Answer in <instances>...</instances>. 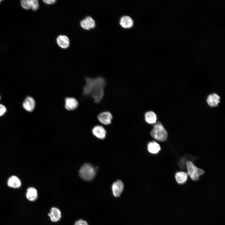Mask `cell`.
I'll list each match as a JSON object with an SVG mask.
<instances>
[{"label": "cell", "instance_id": "1", "mask_svg": "<svg viewBox=\"0 0 225 225\" xmlns=\"http://www.w3.org/2000/svg\"><path fill=\"white\" fill-rule=\"evenodd\" d=\"M85 79L86 83L83 89V95L84 96H91L95 102H99L104 96L105 80L101 77L95 78L86 77Z\"/></svg>", "mask_w": 225, "mask_h": 225}, {"label": "cell", "instance_id": "2", "mask_svg": "<svg viewBox=\"0 0 225 225\" xmlns=\"http://www.w3.org/2000/svg\"><path fill=\"white\" fill-rule=\"evenodd\" d=\"M150 134L154 138L161 142L165 141L168 138V132L160 122H158L154 125Z\"/></svg>", "mask_w": 225, "mask_h": 225}, {"label": "cell", "instance_id": "3", "mask_svg": "<svg viewBox=\"0 0 225 225\" xmlns=\"http://www.w3.org/2000/svg\"><path fill=\"white\" fill-rule=\"evenodd\" d=\"M79 175L83 180L89 181L95 176V168L90 164L86 163L82 165L79 170Z\"/></svg>", "mask_w": 225, "mask_h": 225}, {"label": "cell", "instance_id": "4", "mask_svg": "<svg viewBox=\"0 0 225 225\" xmlns=\"http://www.w3.org/2000/svg\"><path fill=\"white\" fill-rule=\"evenodd\" d=\"M186 166L188 174L193 181L199 180L200 177L204 173L203 170L196 167L191 161H187Z\"/></svg>", "mask_w": 225, "mask_h": 225}, {"label": "cell", "instance_id": "5", "mask_svg": "<svg viewBox=\"0 0 225 225\" xmlns=\"http://www.w3.org/2000/svg\"><path fill=\"white\" fill-rule=\"evenodd\" d=\"M120 25L124 28H129L132 27L134 22L132 18L128 15L122 16L119 21Z\"/></svg>", "mask_w": 225, "mask_h": 225}, {"label": "cell", "instance_id": "6", "mask_svg": "<svg viewBox=\"0 0 225 225\" xmlns=\"http://www.w3.org/2000/svg\"><path fill=\"white\" fill-rule=\"evenodd\" d=\"M112 188L114 196L118 197L121 195L123 191L124 185L122 181L118 180L113 183Z\"/></svg>", "mask_w": 225, "mask_h": 225}, {"label": "cell", "instance_id": "7", "mask_svg": "<svg viewBox=\"0 0 225 225\" xmlns=\"http://www.w3.org/2000/svg\"><path fill=\"white\" fill-rule=\"evenodd\" d=\"M220 97L216 93L209 95L206 99L207 102L211 107H217L220 102Z\"/></svg>", "mask_w": 225, "mask_h": 225}, {"label": "cell", "instance_id": "8", "mask_svg": "<svg viewBox=\"0 0 225 225\" xmlns=\"http://www.w3.org/2000/svg\"><path fill=\"white\" fill-rule=\"evenodd\" d=\"M98 118L101 123L107 125L111 123L112 116L109 112H104L100 113L98 115Z\"/></svg>", "mask_w": 225, "mask_h": 225}, {"label": "cell", "instance_id": "9", "mask_svg": "<svg viewBox=\"0 0 225 225\" xmlns=\"http://www.w3.org/2000/svg\"><path fill=\"white\" fill-rule=\"evenodd\" d=\"M34 100L31 97L28 96L25 99L22 103L23 108L27 111L31 112L33 111L35 107Z\"/></svg>", "mask_w": 225, "mask_h": 225}, {"label": "cell", "instance_id": "10", "mask_svg": "<svg viewBox=\"0 0 225 225\" xmlns=\"http://www.w3.org/2000/svg\"><path fill=\"white\" fill-rule=\"evenodd\" d=\"M57 43L58 46L63 49L68 48L70 45V40L65 35H59L57 38Z\"/></svg>", "mask_w": 225, "mask_h": 225}, {"label": "cell", "instance_id": "11", "mask_svg": "<svg viewBox=\"0 0 225 225\" xmlns=\"http://www.w3.org/2000/svg\"><path fill=\"white\" fill-rule=\"evenodd\" d=\"M65 107L68 110H74L78 107V102L75 98L67 97L65 98Z\"/></svg>", "mask_w": 225, "mask_h": 225}, {"label": "cell", "instance_id": "12", "mask_svg": "<svg viewBox=\"0 0 225 225\" xmlns=\"http://www.w3.org/2000/svg\"><path fill=\"white\" fill-rule=\"evenodd\" d=\"M92 132L94 135L101 139H104L106 134L105 129L100 125H97L94 127L92 129Z\"/></svg>", "mask_w": 225, "mask_h": 225}, {"label": "cell", "instance_id": "13", "mask_svg": "<svg viewBox=\"0 0 225 225\" xmlns=\"http://www.w3.org/2000/svg\"><path fill=\"white\" fill-rule=\"evenodd\" d=\"M48 215L51 221L55 222L60 219L61 213L60 211L58 208L53 207L51 208L50 212L48 214Z\"/></svg>", "mask_w": 225, "mask_h": 225}, {"label": "cell", "instance_id": "14", "mask_svg": "<svg viewBox=\"0 0 225 225\" xmlns=\"http://www.w3.org/2000/svg\"><path fill=\"white\" fill-rule=\"evenodd\" d=\"M144 118L147 123L149 124H153L156 122L157 117L154 112L149 111L146 112L144 114Z\"/></svg>", "mask_w": 225, "mask_h": 225}, {"label": "cell", "instance_id": "15", "mask_svg": "<svg viewBox=\"0 0 225 225\" xmlns=\"http://www.w3.org/2000/svg\"><path fill=\"white\" fill-rule=\"evenodd\" d=\"M7 184L9 187L14 188H18L21 185L20 180L17 177L15 176H12L9 178Z\"/></svg>", "mask_w": 225, "mask_h": 225}, {"label": "cell", "instance_id": "16", "mask_svg": "<svg viewBox=\"0 0 225 225\" xmlns=\"http://www.w3.org/2000/svg\"><path fill=\"white\" fill-rule=\"evenodd\" d=\"M148 149L150 153L156 154L160 150L161 147L159 144L155 141H152L148 144Z\"/></svg>", "mask_w": 225, "mask_h": 225}, {"label": "cell", "instance_id": "17", "mask_svg": "<svg viewBox=\"0 0 225 225\" xmlns=\"http://www.w3.org/2000/svg\"><path fill=\"white\" fill-rule=\"evenodd\" d=\"M26 197L28 200L30 201H35L38 197V192L37 190L33 187L28 188L27 190Z\"/></svg>", "mask_w": 225, "mask_h": 225}, {"label": "cell", "instance_id": "18", "mask_svg": "<svg viewBox=\"0 0 225 225\" xmlns=\"http://www.w3.org/2000/svg\"><path fill=\"white\" fill-rule=\"evenodd\" d=\"M188 174L184 172H176L175 175V178L177 182L179 184L185 183L187 181Z\"/></svg>", "mask_w": 225, "mask_h": 225}, {"label": "cell", "instance_id": "19", "mask_svg": "<svg viewBox=\"0 0 225 225\" xmlns=\"http://www.w3.org/2000/svg\"><path fill=\"white\" fill-rule=\"evenodd\" d=\"M84 19L87 22L91 29L95 27L96 26L95 21L92 17L87 16L84 18Z\"/></svg>", "mask_w": 225, "mask_h": 225}, {"label": "cell", "instance_id": "20", "mask_svg": "<svg viewBox=\"0 0 225 225\" xmlns=\"http://www.w3.org/2000/svg\"><path fill=\"white\" fill-rule=\"evenodd\" d=\"M22 7L25 9L29 10L30 8V0H22L21 1Z\"/></svg>", "mask_w": 225, "mask_h": 225}, {"label": "cell", "instance_id": "21", "mask_svg": "<svg viewBox=\"0 0 225 225\" xmlns=\"http://www.w3.org/2000/svg\"><path fill=\"white\" fill-rule=\"evenodd\" d=\"M39 8V3L37 0H30V8L32 10L36 11Z\"/></svg>", "mask_w": 225, "mask_h": 225}, {"label": "cell", "instance_id": "22", "mask_svg": "<svg viewBox=\"0 0 225 225\" xmlns=\"http://www.w3.org/2000/svg\"><path fill=\"white\" fill-rule=\"evenodd\" d=\"M80 23L81 26L84 29L86 30L91 29L88 23L84 18L80 21Z\"/></svg>", "mask_w": 225, "mask_h": 225}, {"label": "cell", "instance_id": "23", "mask_svg": "<svg viewBox=\"0 0 225 225\" xmlns=\"http://www.w3.org/2000/svg\"><path fill=\"white\" fill-rule=\"evenodd\" d=\"M6 111L5 107L3 105L0 104V116L3 115Z\"/></svg>", "mask_w": 225, "mask_h": 225}, {"label": "cell", "instance_id": "24", "mask_svg": "<svg viewBox=\"0 0 225 225\" xmlns=\"http://www.w3.org/2000/svg\"><path fill=\"white\" fill-rule=\"evenodd\" d=\"M74 225H88V224L86 221L83 220L79 219L76 222Z\"/></svg>", "mask_w": 225, "mask_h": 225}, {"label": "cell", "instance_id": "25", "mask_svg": "<svg viewBox=\"0 0 225 225\" xmlns=\"http://www.w3.org/2000/svg\"><path fill=\"white\" fill-rule=\"evenodd\" d=\"M56 0H44L43 2L46 4L50 5L55 3L56 2Z\"/></svg>", "mask_w": 225, "mask_h": 225}, {"label": "cell", "instance_id": "26", "mask_svg": "<svg viewBox=\"0 0 225 225\" xmlns=\"http://www.w3.org/2000/svg\"><path fill=\"white\" fill-rule=\"evenodd\" d=\"M2 1V0H0V3Z\"/></svg>", "mask_w": 225, "mask_h": 225}, {"label": "cell", "instance_id": "27", "mask_svg": "<svg viewBox=\"0 0 225 225\" xmlns=\"http://www.w3.org/2000/svg\"><path fill=\"white\" fill-rule=\"evenodd\" d=\"M0 99H1V97H0Z\"/></svg>", "mask_w": 225, "mask_h": 225}]
</instances>
